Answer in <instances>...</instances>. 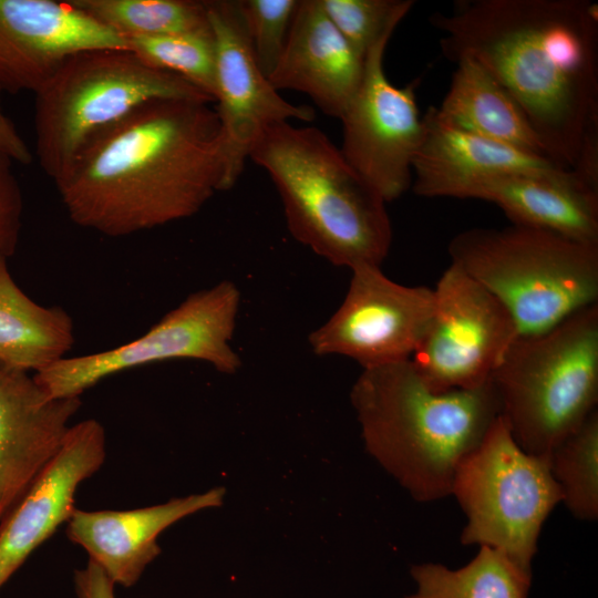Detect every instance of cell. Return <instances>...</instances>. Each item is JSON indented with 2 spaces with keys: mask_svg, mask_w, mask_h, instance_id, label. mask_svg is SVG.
Returning <instances> with one entry per match:
<instances>
[{
  "mask_svg": "<svg viewBox=\"0 0 598 598\" xmlns=\"http://www.w3.org/2000/svg\"><path fill=\"white\" fill-rule=\"evenodd\" d=\"M430 23L514 97L554 164L598 186V14L587 0H461Z\"/></svg>",
  "mask_w": 598,
  "mask_h": 598,
  "instance_id": "obj_1",
  "label": "cell"
},
{
  "mask_svg": "<svg viewBox=\"0 0 598 598\" xmlns=\"http://www.w3.org/2000/svg\"><path fill=\"white\" fill-rule=\"evenodd\" d=\"M81 398L52 399L0 363V525L61 448Z\"/></svg>",
  "mask_w": 598,
  "mask_h": 598,
  "instance_id": "obj_16",
  "label": "cell"
},
{
  "mask_svg": "<svg viewBox=\"0 0 598 598\" xmlns=\"http://www.w3.org/2000/svg\"><path fill=\"white\" fill-rule=\"evenodd\" d=\"M454 63L450 87L441 105L433 107L435 116L455 128L546 157L525 113L491 72L472 56Z\"/></svg>",
  "mask_w": 598,
  "mask_h": 598,
  "instance_id": "obj_21",
  "label": "cell"
},
{
  "mask_svg": "<svg viewBox=\"0 0 598 598\" xmlns=\"http://www.w3.org/2000/svg\"><path fill=\"white\" fill-rule=\"evenodd\" d=\"M391 35H383L368 51L358 90L339 118L341 153L385 203L412 185V164L425 130L416 82L396 86L385 75L383 59Z\"/></svg>",
  "mask_w": 598,
  "mask_h": 598,
  "instance_id": "obj_12",
  "label": "cell"
},
{
  "mask_svg": "<svg viewBox=\"0 0 598 598\" xmlns=\"http://www.w3.org/2000/svg\"><path fill=\"white\" fill-rule=\"evenodd\" d=\"M346 41L362 58L385 34L393 33L414 4L411 0H320Z\"/></svg>",
  "mask_w": 598,
  "mask_h": 598,
  "instance_id": "obj_27",
  "label": "cell"
},
{
  "mask_svg": "<svg viewBox=\"0 0 598 598\" xmlns=\"http://www.w3.org/2000/svg\"><path fill=\"white\" fill-rule=\"evenodd\" d=\"M434 291L430 327L410 359L433 391L471 390L487 384L519 337L506 307L454 264Z\"/></svg>",
  "mask_w": 598,
  "mask_h": 598,
  "instance_id": "obj_10",
  "label": "cell"
},
{
  "mask_svg": "<svg viewBox=\"0 0 598 598\" xmlns=\"http://www.w3.org/2000/svg\"><path fill=\"white\" fill-rule=\"evenodd\" d=\"M410 574L416 589L404 598H527L533 580V573L487 546L461 568L423 563L413 565Z\"/></svg>",
  "mask_w": 598,
  "mask_h": 598,
  "instance_id": "obj_23",
  "label": "cell"
},
{
  "mask_svg": "<svg viewBox=\"0 0 598 598\" xmlns=\"http://www.w3.org/2000/svg\"><path fill=\"white\" fill-rule=\"evenodd\" d=\"M434 313V291L388 278L381 266L351 269L343 301L308 342L320 357L340 355L362 369L410 360Z\"/></svg>",
  "mask_w": 598,
  "mask_h": 598,
  "instance_id": "obj_11",
  "label": "cell"
},
{
  "mask_svg": "<svg viewBox=\"0 0 598 598\" xmlns=\"http://www.w3.org/2000/svg\"><path fill=\"white\" fill-rule=\"evenodd\" d=\"M34 96L35 156L53 182L101 132L147 102H214L186 80L154 69L128 49L70 55Z\"/></svg>",
  "mask_w": 598,
  "mask_h": 598,
  "instance_id": "obj_7",
  "label": "cell"
},
{
  "mask_svg": "<svg viewBox=\"0 0 598 598\" xmlns=\"http://www.w3.org/2000/svg\"><path fill=\"white\" fill-rule=\"evenodd\" d=\"M73 344L69 313L31 299L0 256V363L35 373L64 358Z\"/></svg>",
  "mask_w": 598,
  "mask_h": 598,
  "instance_id": "obj_22",
  "label": "cell"
},
{
  "mask_svg": "<svg viewBox=\"0 0 598 598\" xmlns=\"http://www.w3.org/2000/svg\"><path fill=\"white\" fill-rule=\"evenodd\" d=\"M364 59L339 33L320 0H300L269 82L277 91L307 94L323 113L340 118L358 90Z\"/></svg>",
  "mask_w": 598,
  "mask_h": 598,
  "instance_id": "obj_18",
  "label": "cell"
},
{
  "mask_svg": "<svg viewBox=\"0 0 598 598\" xmlns=\"http://www.w3.org/2000/svg\"><path fill=\"white\" fill-rule=\"evenodd\" d=\"M215 41L217 114L229 153L230 181H238L264 131L290 118L311 121V107L282 99L259 68L238 0L205 1Z\"/></svg>",
  "mask_w": 598,
  "mask_h": 598,
  "instance_id": "obj_13",
  "label": "cell"
},
{
  "mask_svg": "<svg viewBox=\"0 0 598 598\" xmlns=\"http://www.w3.org/2000/svg\"><path fill=\"white\" fill-rule=\"evenodd\" d=\"M451 495L466 518L463 545L498 549L533 573L543 526L561 504L547 456L525 452L498 416L460 463Z\"/></svg>",
  "mask_w": 598,
  "mask_h": 598,
  "instance_id": "obj_8",
  "label": "cell"
},
{
  "mask_svg": "<svg viewBox=\"0 0 598 598\" xmlns=\"http://www.w3.org/2000/svg\"><path fill=\"white\" fill-rule=\"evenodd\" d=\"M350 399L367 452L420 503L451 495L460 463L499 416L491 381L436 392L411 360L362 369Z\"/></svg>",
  "mask_w": 598,
  "mask_h": 598,
  "instance_id": "obj_3",
  "label": "cell"
},
{
  "mask_svg": "<svg viewBox=\"0 0 598 598\" xmlns=\"http://www.w3.org/2000/svg\"><path fill=\"white\" fill-rule=\"evenodd\" d=\"M97 22L124 37H155L210 31L205 1L69 0Z\"/></svg>",
  "mask_w": 598,
  "mask_h": 598,
  "instance_id": "obj_24",
  "label": "cell"
},
{
  "mask_svg": "<svg viewBox=\"0 0 598 598\" xmlns=\"http://www.w3.org/2000/svg\"><path fill=\"white\" fill-rule=\"evenodd\" d=\"M249 158L270 176L293 238L333 266H381L392 243L383 198L318 127L268 126Z\"/></svg>",
  "mask_w": 598,
  "mask_h": 598,
  "instance_id": "obj_4",
  "label": "cell"
},
{
  "mask_svg": "<svg viewBox=\"0 0 598 598\" xmlns=\"http://www.w3.org/2000/svg\"><path fill=\"white\" fill-rule=\"evenodd\" d=\"M93 49L127 41L69 0H0V91L35 93L70 55Z\"/></svg>",
  "mask_w": 598,
  "mask_h": 598,
  "instance_id": "obj_14",
  "label": "cell"
},
{
  "mask_svg": "<svg viewBox=\"0 0 598 598\" xmlns=\"http://www.w3.org/2000/svg\"><path fill=\"white\" fill-rule=\"evenodd\" d=\"M300 0H238L257 63L268 78L287 43Z\"/></svg>",
  "mask_w": 598,
  "mask_h": 598,
  "instance_id": "obj_28",
  "label": "cell"
},
{
  "mask_svg": "<svg viewBox=\"0 0 598 598\" xmlns=\"http://www.w3.org/2000/svg\"><path fill=\"white\" fill-rule=\"evenodd\" d=\"M448 255L506 307L519 336L598 301V245L512 224L464 230L450 241Z\"/></svg>",
  "mask_w": 598,
  "mask_h": 598,
  "instance_id": "obj_6",
  "label": "cell"
},
{
  "mask_svg": "<svg viewBox=\"0 0 598 598\" xmlns=\"http://www.w3.org/2000/svg\"><path fill=\"white\" fill-rule=\"evenodd\" d=\"M74 589L78 598H115V585L94 563L74 573Z\"/></svg>",
  "mask_w": 598,
  "mask_h": 598,
  "instance_id": "obj_30",
  "label": "cell"
},
{
  "mask_svg": "<svg viewBox=\"0 0 598 598\" xmlns=\"http://www.w3.org/2000/svg\"><path fill=\"white\" fill-rule=\"evenodd\" d=\"M412 164V189L422 197L466 198L492 177L564 169L545 156L502 144L440 121L430 107Z\"/></svg>",
  "mask_w": 598,
  "mask_h": 598,
  "instance_id": "obj_19",
  "label": "cell"
},
{
  "mask_svg": "<svg viewBox=\"0 0 598 598\" xmlns=\"http://www.w3.org/2000/svg\"><path fill=\"white\" fill-rule=\"evenodd\" d=\"M210 102H147L105 128L54 181L78 226L130 236L198 213L233 187L226 135Z\"/></svg>",
  "mask_w": 598,
  "mask_h": 598,
  "instance_id": "obj_2",
  "label": "cell"
},
{
  "mask_svg": "<svg viewBox=\"0 0 598 598\" xmlns=\"http://www.w3.org/2000/svg\"><path fill=\"white\" fill-rule=\"evenodd\" d=\"M561 503L581 522L598 518V411L547 455Z\"/></svg>",
  "mask_w": 598,
  "mask_h": 598,
  "instance_id": "obj_25",
  "label": "cell"
},
{
  "mask_svg": "<svg viewBox=\"0 0 598 598\" xmlns=\"http://www.w3.org/2000/svg\"><path fill=\"white\" fill-rule=\"evenodd\" d=\"M1 93V91H0ZM0 153L12 162L28 165L33 161V155L18 132L13 122L6 115L0 100Z\"/></svg>",
  "mask_w": 598,
  "mask_h": 598,
  "instance_id": "obj_31",
  "label": "cell"
},
{
  "mask_svg": "<svg viewBox=\"0 0 598 598\" xmlns=\"http://www.w3.org/2000/svg\"><path fill=\"white\" fill-rule=\"evenodd\" d=\"M224 496V487H214L202 494L135 509L75 508L66 522L65 534L115 586L127 588L140 580L161 554L157 543L161 533L186 516L220 506Z\"/></svg>",
  "mask_w": 598,
  "mask_h": 598,
  "instance_id": "obj_17",
  "label": "cell"
},
{
  "mask_svg": "<svg viewBox=\"0 0 598 598\" xmlns=\"http://www.w3.org/2000/svg\"><path fill=\"white\" fill-rule=\"evenodd\" d=\"M491 383L515 442L547 456L597 410L598 303L547 330L519 336Z\"/></svg>",
  "mask_w": 598,
  "mask_h": 598,
  "instance_id": "obj_5",
  "label": "cell"
},
{
  "mask_svg": "<svg viewBox=\"0 0 598 598\" xmlns=\"http://www.w3.org/2000/svg\"><path fill=\"white\" fill-rule=\"evenodd\" d=\"M12 161L0 153V256L10 258L18 246L23 199Z\"/></svg>",
  "mask_w": 598,
  "mask_h": 598,
  "instance_id": "obj_29",
  "label": "cell"
},
{
  "mask_svg": "<svg viewBox=\"0 0 598 598\" xmlns=\"http://www.w3.org/2000/svg\"><path fill=\"white\" fill-rule=\"evenodd\" d=\"M106 456L103 425L87 419L72 424L64 442L25 495L0 525V589L75 511L79 486Z\"/></svg>",
  "mask_w": 598,
  "mask_h": 598,
  "instance_id": "obj_15",
  "label": "cell"
},
{
  "mask_svg": "<svg viewBox=\"0 0 598 598\" xmlns=\"http://www.w3.org/2000/svg\"><path fill=\"white\" fill-rule=\"evenodd\" d=\"M240 291L229 280L189 295L148 331L116 348L64 357L33 373L52 399L81 398L102 380L137 367L169 360H197L225 374L241 359L231 341L240 309Z\"/></svg>",
  "mask_w": 598,
  "mask_h": 598,
  "instance_id": "obj_9",
  "label": "cell"
},
{
  "mask_svg": "<svg viewBox=\"0 0 598 598\" xmlns=\"http://www.w3.org/2000/svg\"><path fill=\"white\" fill-rule=\"evenodd\" d=\"M127 49L154 69L177 75L216 97V53L208 32L127 38Z\"/></svg>",
  "mask_w": 598,
  "mask_h": 598,
  "instance_id": "obj_26",
  "label": "cell"
},
{
  "mask_svg": "<svg viewBox=\"0 0 598 598\" xmlns=\"http://www.w3.org/2000/svg\"><path fill=\"white\" fill-rule=\"evenodd\" d=\"M466 198L495 204L514 225L598 245V187L575 172L496 176L475 185Z\"/></svg>",
  "mask_w": 598,
  "mask_h": 598,
  "instance_id": "obj_20",
  "label": "cell"
}]
</instances>
